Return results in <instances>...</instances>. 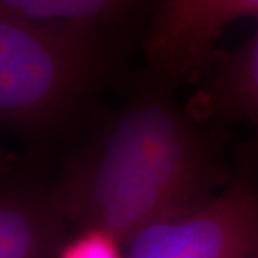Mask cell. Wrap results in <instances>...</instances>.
Instances as JSON below:
<instances>
[{
	"label": "cell",
	"mask_w": 258,
	"mask_h": 258,
	"mask_svg": "<svg viewBox=\"0 0 258 258\" xmlns=\"http://www.w3.org/2000/svg\"><path fill=\"white\" fill-rule=\"evenodd\" d=\"M211 137L159 86L138 92L64 168V218L128 244L147 227L210 197Z\"/></svg>",
	"instance_id": "cell-1"
},
{
	"label": "cell",
	"mask_w": 258,
	"mask_h": 258,
	"mask_svg": "<svg viewBox=\"0 0 258 258\" xmlns=\"http://www.w3.org/2000/svg\"><path fill=\"white\" fill-rule=\"evenodd\" d=\"M111 59L0 12V128L29 137L72 118Z\"/></svg>",
	"instance_id": "cell-2"
},
{
	"label": "cell",
	"mask_w": 258,
	"mask_h": 258,
	"mask_svg": "<svg viewBox=\"0 0 258 258\" xmlns=\"http://www.w3.org/2000/svg\"><path fill=\"white\" fill-rule=\"evenodd\" d=\"M126 258H258V185L252 159L222 192L142 230Z\"/></svg>",
	"instance_id": "cell-3"
},
{
	"label": "cell",
	"mask_w": 258,
	"mask_h": 258,
	"mask_svg": "<svg viewBox=\"0 0 258 258\" xmlns=\"http://www.w3.org/2000/svg\"><path fill=\"white\" fill-rule=\"evenodd\" d=\"M258 22V0H166L155 8L148 59L168 81H194L215 59V45L230 25Z\"/></svg>",
	"instance_id": "cell-4"
},
{
	"label": "cell",
	"mask_w": 258,
	"mask_h": 258,
	"mask_svg": "<svg viewBox=\"0 0 258 258\" xmlns=\"http://www.w3.org/2000/svg\"><path fill=\"white\" fill-rule=\"evenodd\" d=\"M139 9L141 3L126 0H0V12L108 59L113 52V29Z\"/></svg>",
	"instance_id": "cell-5"
},
{
	"label": "cell",
	"mask_w": 258,
	"mask_h": 258,
	"mask_svg": "<svg viewBox=\"0 0 258 258\" xmlns=\"http://www.w3.org/2000/svg\"><path fill=\"white\" fill-rule=\"evenodd\" d=\"M64 221L55 188L0 181V258H55Z\"/></svg>",
	"instance_id": "cell-6"
},
{
	"label": "cell",
	"mask_w": 258,
	"mask_h": 258,
	"mask_svg": "<svg viewBox=\"0 0 258 258\" xmlns=\"http://www.w3.org/2000/svg\"><path fill=\"white\" fill-rule=\"evenodd\" d=\"M198 102L211 112L245 118L258 126V22L241 49L217 64Z\"/></svg>",
	"instance_id": "cell-7"
},
{
	"label": "cell",
	"mask_w": 258,
	"mask_h": 258,
	"mask_svg": "<svg viewBox=\"0 0 258 258\" xmlns=\"http://www.w3.org/2000/svg\"><path fill=\"white\" fill-rule=\"evenodd\" d=\"M123 245L113 235L96 228H81L74 237L62 241L55 258H126Z\"/></svg>",
	"instance_id": "cell-8"
},
{
	"label": "cell",
	"mask_w": 258,
	"mask_h": 258,
	"mask_svg": "<svg viewBox=\"0 0 258 258\" xmlns=\"http://www.w3.org/2000/svg\"><path fill=\"white\" fill-rule=\"evenodd\" d=\"M10 164H9V158L6 157L3 152H0V181L8 178V174H9Z\"/></svg>",
	"instance_id": "cell-9"
}]
</instances>
